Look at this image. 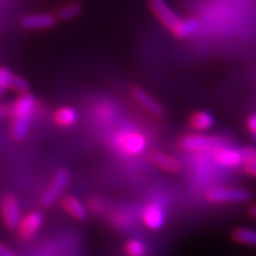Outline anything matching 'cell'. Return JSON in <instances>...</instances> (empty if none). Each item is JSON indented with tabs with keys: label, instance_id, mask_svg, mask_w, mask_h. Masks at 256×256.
I'll return each mask as SVG.
<instances>
[{
	"label": "cell",
	"instance_id": "7402d4cb",
	"mask_svg": "<svg viewBox=\"0 0 256 256\" xmlns=\"http://www.w3.org/2000/svg\"><path fill=\"white\" fill-rule=\"evenodd\" d=\"M12 72L7 67L0 66V97H3L10 86V80H12Z\"/></svg>",
	"mask_w": 256,
	"mask_h": 256
},
{
	"label": "cell",
	"instance_id": "2e32d148",
	"mask_svg": "<svg viewBox=\"0 0 256 256\" xmlns=\"http://www.w3.org/2000/svg\"><path fill=\"white\" fill-rule=\"evenodd\" d=\"M54 123L60 128H68L78 120V114L71 106H62L52 114Z\"/></svg>",
	"mask_w": 256,
	"mask_h": 256
},
{
	"label": "cell",
	"instance_id": "603a6c76",
	"mask_svg": "<svg viewBox=\"0 0 256 256\" xmlns=\"http://www.w3.org/2000/svg\"><path fill=\"white\" fill-rule=\"evenodd\" d=\"M247 128H248V131L251 132L254 136H256V114L251 115V116L247 119Z\"/></svg>",
	"mask_w": 256,
	"mask_h": 256
},
{
	"label": "cell",
	"instance_id": "ac0fdd59",
	"mask_svg": "<svg viewBox=\"0 0 256 256\" xmlns=\"http://www.w3.org/2000/svg\"><path fill=\"white\" fill-rule=\"evenodd\" d=\"M243 161L242 168L247 176L256 178V148L254 146H246L242 149Z\"/></svg>",
	"mask_w": 256,
	"mask_h": 256
},
{
	"label": "cell",
	"instance_id": "4fadbf2b",
	"mask_svg": "<svg viewBox=\"0 0 256 256\" xmlns=\"http://www.w3.org/2000/svg\"><path fill=\"white\" fill-rule=\"evenodd\" d=\"M148 160L154 166L168 172H172V174H178L182 170V165H180V162L176 157H172V156L168 154V153L160 152V150L149 152Z\"/></svg>",
	"mask_w": 256,
	"mask_h": 256
},
{
	"label": "cell",
	"instance_id": "52a82bcc",
	"mask_svg": "<svg viewBox=\"0 0 256 256\" xmlns=\"http://www.w3.org/2000/svg\"><path fill=\"white\" fill-rule=\"evenodd\" d=\"M116 144L119 148L130 154H142L146 148V140L142 134L136 131H122L116 138Z\"/></svg>",
	"mask_w": 256,
	"mask_h": 256
},
{
	"label": "cell",
	"instance_id": "ba28073f",
	"mask_svg": "<svg viewBox=\"0 0 256 256\" xmlns=\"http://www.w3.org/2000/svg\"><path fill=\"white\" fill-rule=\"evenodd\" d=\"M42 224H44V214L38 210H32L21 218L16 229L17 236L21 240H32L40 232Z\"/></svg>",
	"mask_w": 256,
	"mask_h": 256
},
{
	"label": "cell",
	"instance_id": "d6986e66",
	"mask_svg": "<svg viewBox=\"0 0 256 256\" xmlns=\"http://www.w3.org/2000/svg\"><path fill=\"white\" fill-rule=\"evenodd\" d=\"M82 14V6L80 3H70L59 8L56 12V17L59 21L74 20Z\"/></svg>",
	"mask_w": 256,
	"mask_h": 256
},
{
	"label": "cell",
	"instance_id": "9c48e42d",
	"mask_svg": "<svg viewBox=\"0 0 256 256\" xmlns=\"http://www.w3.org/2000/svg\"><path fill=\"white\" fill-rule=\"evenodd\" d=\"M130 93H131V97L148 112H150V114L157 116V118H164L165 116V108L157 100H154L152 96L149 94L146 90H144L140 86H132Z\"/></svg>",
	"mask_w": 256,
	"mask_h": 256
},
{
	"label": "cell",
	"instance_id": "cb8c5ba5",
	"mask_svg": "<svg viewBox=\"0 0 256 256\" xmlns=\"http://www.w3.org/2000/svg\"><path fill=\"white\" fill-rule=\"evenodd\" d=\"M0 256H17L16 254L4 244L3 242H0Z\"/></svg>",
	"mask_w": 256,
	"mask_h": 256
},
{
	"label": "cell",
	"instance_id": "8992f818",
	"mask_svg": "<svg viewBox=\"0 0 256 256\" xmlns=\"http://www.w3.org/2000/svg\"><path fill=\"white\" fill-rule=\"evenodd\" d=\"M71 179V174L67 168H60L59 172L55 174L50 184L48 186V188L44 191V196H42V206H54L62 195H63L64 190L67 188L68 183Z\"/></svg>",
	"mask_w": 256,
	"mask_h": 256
},
{
	"label": "cell",
	"instance_id": "d4e9b609",
	"mask_svg": "<svg viewBox=\"0 0 256 256\" xmlns=\"http://www.w3.org/2000/svg\"><path fill=\"white\" fill-rule=\"evenodd\" d=\"M8 116V106L4 104L3 102H0V119Z\"/></svg>",
	"mask_w": 256,
	"mask_h": 256
},
{
	"label": "cell",
	"instance_id": "7c38bea8",
	"mask_svg": "<svg viewBox=\"0 0 256 256\" xmlns=\"http://www.w3.org/2000/svg\"><path fill=\"white\" fill-rule=\"evenodd\" d=\"M142 220L148 229L157 232V230L162 229L165 225V212L164 209L156 204V202H149L142 208Z\"/></svg>",
	"mask_w": 256,
	"mask_h": 256
},
{
	"label": "cell",
	"instance_id": "6da1fadb",
	"mask_svg": "<svg viewBox=\"0 0 256 256\" xmlns=\"http://www.w3.org/2000/svg\"><path fill=\"white\" fill-rule=\"evenodd\" d=\"M37 106V101L32 93H21L8 106V116L10 119V135L14 140H24L29 134L32 115Z\"/></svg>",
	"mask_w": 256,
	"mask_h": 256
},
{
	"label": "cell",
	"instance_id": "484cf974",
	"mask_svg": "<svg viewBox=\"0 0 256 256\" xmlns=\"http://www.w3.org/2000/svg\"><path fill=\"white\" fill-rule=\"evenodd\" d=\"M247 213H248L250 217H252V218H256V204H254V206H250L248 210H247Z\"/></svg>",
	"mask_w": 256,
	"mask_h": 256
},
{
	"label": "cell",
	"instance_id": "9a60e30c",
	"mask_svg": "<svg viewBox=\"0 0 256 256\" xmlns=\"http://www.w3.org/2000/svg\"><path fill=\"white\" fill-rule=\"evenodd\" d=\"M188 124L196 132L208 131L214 126V116L210 112L199 110V112H192L188 119Z\"/></svg>",
	"mask_w": 256,
	"mask_h": 256
},
{
	"label": "cell",
	"instance_id": "3957f363",
	"mask_svg": "<svg viewBox=\"0 0 256 256\" xmlns=\"http://www.w3.org/2000/svg\"><path fill=\"white\" fill-rule=\"evenodd\" d=\"M148 8L150 10L154 17L161 22L168 32L176 37L179 26L182 24L183 18L176 14V12L172 10L166 0H146Z\"/></svg>",
	"mask_w": 256,
	"mask_h": 256
},
{
	"label": "cell",
	"instance_id": "30bf717a",
	"mask_svg": "<svg viewBox=\"0 0 256 256\" xmlns=\"http://www.w3.org/2000/svg\"><path fill=\"white\" fill-rule=\"evenodd\" d=\"M212 157L217 164L225 166V168H236V166H240L243 161L242 149L226 146L225 144L220 145V146L213 149Z\"/></svg>",
	"mask_w": 256,
	"mask_h": 256
},
{
	"label": "cell",
	"instance_id": "8fae6325",
	"mask_svg": "<svg viewBox=\"0 0 256 256\" xmlns=\"http://www.w3.org/2000/svg\"><path fill=\"white\" fill-rule=\"evenodd\" d=\"M56 14H30L21 17V26L28 30H44L55 26L58 22Z\"/></svg>",
	"mask_w": 256,
	"mask_h": 256
},
{
	"label": "cell",
	"instance_id": "5bb4252c",
	"mask_svg": "<svg viewBox=\"0 0 256 256\" xmlns=\"http://www.w3.org/2000/svg\"><path fill=\"white\" fill-rule=\"evenodd\" d=\"M62 208L66 210L68 216H71L72 218L78 221V222H84L88 218V210L85 208V206L80 200L74 195H66L63 196V199L60 200Z\"/></svg>",
	"mask_w": 256,
	"mask_h": 256
},
{
	"label": "cell",
	"instance_id": "5b68a950",
	"mask_svg": "<svg viewBox=\"0 0 256 256\" xmlns=\"http://www.w3.org/2000/svg\"><path fill=\"white\" fill-rule=\"evenodd\" d=\"M0 214L3 218L6 228L10 230H16L20 224L22 214H21L20 202L14 194H6L0 200Z\"/></svg>",
	"mask_w": 256,
	"mask_h": 256
},
{
	"label": "cell",
	"instance_id": "e0dca14e",
	"mask_svg": "<svg viewBox=\"0 0 256 256\" xmlns=\"http://www.w3.org/2000/svg\"><path fill=\"white\" fill-rule=\"evenodd\" d=\"M230 238L238 244L248 247H256V230L251 228H236L230 234Z\"/></svg>",
	"mask_w": 256,
	"mask_h": 256
},
{
	"label": "cell",
	"instance_id": "277c9868",
	"mask_svg": "<svg viewBox=\"0 0 256 256\" xmlns=\"http://www.w3.org/2000/svg\"><path fill=\"white\" fill-rule=\"evenodd\" d=\"M225 144L224 138L218 136L202 135V134H190L179 140V146L187 152H212L213 149Z\"/></svg>",
	"mask_w": 256,
	"mask_h": 256
},
{
	"label": "cell",
	"instance_id": "ffe728a7",
	"mask_svg": "<svg viewBox=\"0 0 256 256\" xmlns=\"http://www.w3.org/2000/svg\"><path fill=\"white\" fill-rule=\"evenodd\" d=\"M124 251L128 256H145L146 255V246L142 240L132 238L126 242Z\"/></svg>",
	"mask_w": 256,
	"mask_h": 256
},
{
	"label": "cell",
	"instance_id": "7a4b0ae2",
	"mask_svg": "<svg viewBox=\"0 0 256 256\" xmlns=\"http://www.w3.org/2000/svg\"><path fill=\"white\" fill-rule=\"evenodd\" d=\"M206 199L213 204H240L251 200L252 195L248 190L230 188V187H213L206 190Z\"/></svg>",
	"mask_w": 256,
	"mask_h": 256
},
{
	"label": "cell",
	"instance_id": "44dd1931",
	"mask_svg": "<svg viewBox=\"0 0 256 256\" xmlns=\"http://www.w3.org/2000/svg\"><path fill=\"white\" fill-rule=\"evenodd\" d=\"M29 88H30V85H29V81H28L26 78H24L22 76H20V74H12L10 90H14L16 92V93H18V94H21V93H26V92H29Z\"/></svg>",
	"mask_w": 256,
	"mask_h": 256
}]
</instances>
